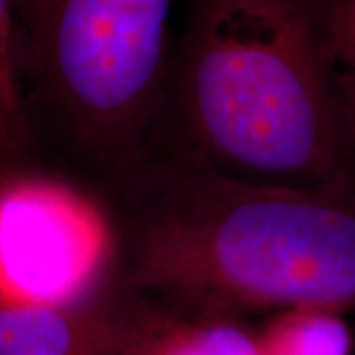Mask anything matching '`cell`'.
<instances>
[{"label": "cell", "mask_w": 355, "mask_h": 355, "mask_svg": "<svg viewBox=\"0 0 355 355\" xmlns=\"http://www.w3.org/2000/svg\"><path fill=\"white\" fill-rule=\"evenodd\" d=\"M328 58L302 0H203L182 67L200 160L254 182L349 190Z\"/></svg>", "instance_id": "obj_2"}, {"label": "cell", "mask_w": 355, "mask_h": 355, "mask_svg": "<svg viewBox=\"0 0 355 355\" xmlns=\"http://www.w3.org/2000/svg\"><path fill=\"white\" fill-rule=\"evenodd\" d=\"M30 144L20 89V58L12 0H0V162L14 160Z\"/></svg>", "instance_id": "obj_8"}, {"label": "cell", "mask_w": 355, "mask_h": 355, "mask_svg": "<svg viewBox=\"0 0 355 355\" xmlns=\"http://www.w3.org/2000/svg\"><path fill=\"white\" fill-rule=\"evenodd\" d=\"M127 304H0V355H121Z\"/></svg>", "instance_id": "obj_5"}, {"label": "cell", "mask_w": 355, "mask_h": 355, "mask_svg": "<svg viewBox=\"0 0 355 355\" xmlns=\"http://www.w3.org/2000/svg\"><path fill=\"white\" fill-rule=\"evenodd\" d=\"M257 331L261 355H349L352 349L342 314L318 308L270 314Z\"/></svg>", "instance_id": "obj_7"}, {"label": "cell", "mask_w": 355, "mask_h": 355, "mask_svg": "<svg viewBox=\"0 0 355 355\" xmlns=\"http://www.w3.org/2000/svg\"><path fill=\"white\" fill-rule=\"evenodd\" d=\"M130 288L188 308L355 314V191L231 176L156 180L127 221Z\"/></svg>", "instance_id": "obj_1"}, {"label": "cell", "mask_w": 355, "mask_h": 355, "mask_svg": "<svg viewBox=\"0 0 355 355\" xmlns=\"http://www.w3.org/2000/svg\"><path fill=\"white\" fill-rule=\"evenodd\" d=\"M20 67L81 144L123 156L164 83L176 0H12Z\"/></svg>", "instance_id": "obj_3"}, {"label": "cell", "mask_w": 355, "mask_h": 355, "mask_svg": "<svg viewBox=\"0 0 355 355\" xmlns=\"http://www.w3.org/2000/svg\"><path fill=\"white\" fill-rule=\"evenodd\" d=\"M328 53L342 69L355 67V0H340L331 14Z\"/></svg>", "instance_id": "obj_9"}, {"label": "cell", "mask_w": 355, "mask_h": 355, "mask_svg": "<svg viewBox=\"0 0 355 355\" xmlns=\"http://www.w3.org/2000/svg\"><path fill=\"white\" fill-rule=\"evenodd\" d=\"M342 107L343 146H345V178L347 188L355 191V67L342 69L336 77Z\"/></svg>", "instance_id": "obj_10"}, {"label": "cell", "mask_w": 355, "mask_h": 355, "mask_svg": "<svg viewBox=\"0 0 355 355\" xmlns=\"http://www.w3.org/2000/svg\"><path fill=\"white\" fill-rule=\"evenodd\" d=\"M121 355H261L259 331L227 312L127 302Z\"/></svg>", "instance_id": "obj_6"}, {"label": "cell", "mask_w": 355, "mask_h": 355, "mask_svg": "<svg viewBox=\"0 0 355 355\" xmlns=\"http://www.w3.org/2000/svg\"><path fill=\"white\" fill-rule=\"evenodd\" d=\"M113 235L95 207L62 186L0 191V304L71 306L101 296Z\"/></svg>", "instance_id": "obj_4"}]
</instances>
